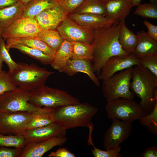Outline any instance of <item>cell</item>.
Masks as SVG:
<instances>
[{
	"label": "cell",
	"instance_id": "obj_1",
	"mask_svg": "<svg viewBox=\"0 0 157 157\" xmlns=\"http://www.w3.org/2000/svg\"><path fill=\"white\" fill-rule=\"evenodd\" d=\"M122 22L117 20L111 25L95 33L91 44L93 56L92 66L94 72L98 75L109 58L129 54L123 49L119 41Z\"/></svg>",
	"mask_w": 157,
	"mask_h": 157
},
{
	"label": "cell",
	"instance_id": "obj_2",
	"mask_svg": "<svg viewBox=\"0 0 157 157\" xmlns=\"http://www.w3.org/2000/svg\"><path fill=\"white\" fill-rule=\"evenodd\" d=\"M130 88L140 99L139 104L147 114L157 103V77L139 64L133 68Z\"/></svg>",
	"mask_w": 157,
	"mask_h": 157
},
{
	"label": "cell",
	"instance_id": "obj_3",
	"mask_svg": "<svg viewBox=\"0 0 157 157\" xmlns=\"http://www.w3.org/2000/svg\"><path fill=\"white\" fill-rule=\"evenodd\" d=\"M98 110L87 103L59 107L54 108L55 123L66 130L78 127L93 129L91 120Z\"/></svg>",
	"mask_w": 157,
	"mask_h": 157
},
{
	"label": "cell",
	"instance_id": "obj_4",
	"mask_svg": "<svg viewBox=\"0 0 157 157\" xmlns=\"http://www.w3.org/2000/svg\"><path fill=\"white\" fill-rule=\"evenodd\" d=\"M17 63L15 68L7 72L14 85L26 90L30 91L44 85L48 77L53 73L34 63Z\"/></svg>",
	"mask_w": 157,
	"mask_h": 157
},
{
	"label": "cell",
	"instance_id": "obj_5",
	"mask_svg": "<svg viewBox=\"0 0 157 157\" xmlns=\"http://www.w3.org/2000/svg\"><path fill=\"white\" fill-rule=\"evenodd\" d=\"M29 102L37 107L55 108L81 103L77 98L67 92L49 87L44 85L30 91Z\"/></svg>",
	"mask_w": 157,
	"mask_h": 157
},
{
	"label": "cell",
	"instance_id": "obj_6",
	"mask_svg": "<svg viewBox=\"0 0 157 157\" xmlns=\"http://www.w3.org/2000/svg\"><path fill=\"white\" fill-rule=\"evenodd\" d=\"M133 67L115 73L103 80V94L107 101L122 98L133 99L135 94L130 88Z\"/></svg>",
	"mask_w": 157,
	"mask_h": 157
},
{
	"label": "cell",
	"instance_id": "obj_7",
	"mask_svg": "<svg viewBox=\"0 0 157 157\" xmlns=\"http://www.w3.org/2000/svg\"><path fill=\"white\" fill-rule=\"evenodd\" d=\"M105 108L107 117L110 120L133 122L148 114L133 99L119 98L107 101Z\"/></svg>",
	"mask_w": 157,
	"mask_h": 157
},
{
	"label": "cell",
	"instance_id": "obj_8",
	"mask_svg": "<svg viewBox=\"0 0 157 157\" xmlns=\"http://www.w3.org/2000/svg\"><path fill=\"white\" fill-rule=\"evenodd\" d=\"M30 95V91L18 87L0 94V112L36 111L39 107L29 102Z\"/></svg>",
	"mask_w": 157,
	"mask_h": 157
},
{
	"label": "cell",
	"instance_id": "obj_9",
	"mask_svg": "<svg viewBox=\"0 0 157 157\" xmlns=\"http://www.w3.org/2000/svg\"><path fill=\"white\" fill-rule=\"evenodd\" d=\"M31 117V113L25 111L0 112V133L23 135Z\"/></svg>",
	"mask_w": 157,
	"mask_h": 157
},
{
	"label": "cell",
	"instance_id": "obj_10",
	"mask_svg": "<svg viewBox=\"0 0 157 157\" xmlns=\"http://www.w3.org/2000/svg\"><path fill=\"white\" fill-rule=\"evenodd\" d=\"M41 29L35 17H22L3 30L2 37L5 40L10 38L37 36Z\"/></svg>",
	"mask_w": 157,
	"mask_h": 157
},
{
	"label": "cell",
	"instance_id": "obj_11",
	"mask_svg": "<svg viewBox=\"0 0 157 157\" xmlns=\"http://www.w3.org/2000/svg\"><path fill=\"white\" fill-rule=\"evenodd\" d=\"M56 30L64 40L92 44L96 32L82 26L67 17Z\"/></svg>",
	"mask_w": 157,
	"mask_h": 157
},
{
	"label": "cell",
	"instance_id": "obj_12",
	"mask_svg": "<svg viewBox=\"0 0 157 157\" xmlns=\"http://www.w3.org/2000/svg\"><path fill=\"white\" fill-rule=\"evenodd\" d=\"M112 120L111 125L104 134L103 144L105 150L117 147L129 138L132 129V121Z\"/></svg>",
	"mask_w": 157,
	"mask_h": 157
},
{
	"label": "cell",
	"instance_id": "obj_13",
	"mask_svg": "<svg viewBox=\"0 0 157 157\" xmlns=\"http://www.w3.org/2000/svg\"><path fill=\"white\" fill-rule=\"evenodd\" d=\"M139 64L138 58L133 53L124 56H115L105 63L98 75L99 79L108 78L117 72Z\"/></svg>",
	"mask_w": 157,
	"mask_h": 157
},
{
	"label": "cell",
	"instance_id": "obj_14",
	"mask_svg": "<svg viewBox=\"0 0 157 157\" xmlns=\"http://www.w3.org/2000/svg\"><path fill=\"white\" fill-rule=\"evenodd\" d=\"M67 140L65 135H62L41 142L27 143L22 148L20 157H41L53 148L62 145Z\"/></svg>",
	"mask_w": 157,
	"mask_h": 157
},
{
	"label": "cell",
	"instance_id": "obj_15",
	"mask_svg": "<svg viewBox=\"0 0 157 157\" xmlns=\"http://www.w3.org/2000/svg\"><path fill=\"white\" fill-rule=\"evenodd\" d=\"M68 13L60 5L42 11L35 17L41 29H56L67 17Z\"/></svg>",
	"mask_w": 157,
	"mask_h": 157
},
{
	"label": "cell",
	"instance_id": "obj_16",
	"mask_svg": "<svg viewBox=\"0 0 157 157\" xmlns=\"http://www.w3.org/2000/svg\"><path fill=\"white\" fill-rule=\"evenodd\" d=\"M67 17L80 25L95 32L111 25L116 21L93 14L72 13L68 14Z\"/></svg>",
	"mask_w": 157,
	"mask_h": 157
},
{
	"label": "cell",
	"instance_id": "obj_17",
	"mask_svg": "<svg viewBox=\"0 0 157 157\" xmlns=\"http://www.w3.org/2000/svg\"><path fill=\"white\" fill-rule=\"evenodd\" d=\"M66 130L55 123L35 128L27 129L23 136L27 143L43 141L53 137L65 135Z\"/></svg>",
	"mask_w": 157,
	"mask_h": 157
},
{
	"label": "cell",
	"instance_id": "obj_18",
	"mask_svg": "<svg viewBox=\"0 0 157 157\" xmlns=\"http://www.w3.org/2000/svg\"><path fill=\"white\" fill-rule=\"evenodd\" d=\"M72 76L78 72L86 74L97 86L99 85V79L94 72L90 61L84 59H70L66 65L58 71Z\"/></svg>",
	"mask_w": 157,
	"mask_h": 157
},
{
	"label": "cell",
	"instance_id": "obj_19",
	"mask_svg": "<svg viewBox=\"0 0 157 157\" xmlns=\"http://www.w3.org/2000/svg\"><path fill=\"white\" fill-rule=\"evenodd\" d=\"M105 17L112 20L125 21L132 6L130 0H113L105 2Z\"/></svg>",
	"mask_w": 157,
	"mask_h": 157
},
{
	"label": "cell",
	"instance_id": "obj_20",
	"mask_svg": "<svg viewBox=\"0 0 157 157\" xmlns=\"http://www.w3.org/2000/svg\"><path fill=\"white\" fill-rule=\"evenodd\" d=\"M138 41L133 53L137 58L150 55H157V41L151 38L143 30L137 32Z\"/></svg>",
	"mask_w": 157,
	"mask_h": 157
},
{
	"label": "cell",
	"instance_id": "obj_21",
	"mask_svg": "<svg viewBox=\"0 0 157 157\" xmlns=\"http://www.w3.org/2000/svg\"><path fill=\"white\" fill-rule=\"evenodd\" d=\"M25 6L19 1L13 5L0 9V28L3 30L22 17Z\"/></svg>",
	"mask_w": 157,
	"mask_h": 157
},
{
	"label": "cell",
	"instance_id": "obj_22",
	"mask_svg": "<svg viewBox=\"0 0 157 157\" xmlns=\"http://www.w3.org/2000/svg\"><path fill=\"white\" fill-rule=\"evenodd\" d=\"M54 108L39 107L38 109L31 113V119L27 129L45 126L55 123L53 117Z\"/></svg>",
	"mask_w": 157,
	"mask_h": 157
},
{
	"label": "cell",
	"instance_id": "obj_23",
	"mask_svg": "<svg viewBox=\"0 0 157 157\" xmlns=\"http://www.w3.org/2000/svg\"><path fill=\"white\" fill-rule=\"evenodd\" d=\"M6 47L7 49L10 46L22 44L40 50L48 55L54 58L56 51L52 49L37 36L23 38H10L6 40Z\"/></svg>",
	"mask_w": 157,
	"mask_h": 157
},
{
	"label": "cell",
	"instance_id": "obj_24",
	"mask_svg": "<svg viewBox=\"0 0 157 157\" xmlns=\"http://www.w3.org/2000/svg\"><path fill=\"white\" fill-rule=\"evenodd\" d=\"M72 54L71 42L64 40L56 51L51 65L54 69L59 71L66 65L71 58Z\"/></svg>",
	"mask_w": 157,
	"mask_h": 157
},
{
	"label": "cell",
	"instance_id": "obj_25",
	"mask_svg": "<svg viewBox=\"0 0 157 157\" xmlns=\"http://www.w3.org/2000/svg\"><path fill=\"white\" fill-rule=\"evenodd\" d=\"M58 5L57 0H31L25 6L22 16L35 17L44 10Z\"/></svg>",
	"mask_w": 157,
	"mask_h": 157
},
{
	"label": "cell",
	"instance_id": "obj_26",
	"mask_svg": "<svg viewBox=\"0 0 157 157\" xmlns=\"http://www.w3.org/2000/svg\"><path fill=\"white\" fill-rule=\"evenodd\" d=\"M137 41L136 35L127 27L125 21L122 22L119 41L123 49L129 54L133 53L135 49Z\"/></svg>",
	"mask_w": 157,
	"mask_h": 157
},
{
	"label": "cell",
	"instance_id": "obj_27",
	"mask_svg": "<svg viewBox=\"0 0 157 157\" xmlns=\"http://www.w3.org/2000/svg\"><path fill=\"white\" fill-rule=\"evenodd\" d=\"M72 13L93 14L105 16L106 14L105 2L101 0H84Z\"/></svg>",
	"mask_w": 157,
	"mask_h": 157
},
{
	"label": "cell",
	"instance_id": "obj_28",
	"mask_svg": "<svg viewBox=\"0 0 157 157\" xmlns=\"http://www.w3.org/2000/svg\"><path fill=\"white\" fill-rule=\"evenodd\" d=\"M37 37L56 51L64 40L56 29H41Z\"/></svg>",
	"mask_w": 157,
	"mask_h": 157
},
{
	"label": "cell",
	"instance_id": "obj_29",
	"mask_svg": "<svg viewBox=\"0 0 157 157\" xmlns=\"http://www.w3.org/2000/svg\"><path fill=\"white\" fill-rule=\"evenodd\" d=\"M17 49L22 53L34 58L45 65H51L53 58L44 53L40 50L32 48L22 44H16L10 46L7 49Z\"/></svg>",
	"mask_w": 157,
	"mask_h": 157
},
{
	"label": "cell",
	"instance_id": "obj_30",
	"mask_svg": "<svg viewBox=\"0 0 157 157\" xmlns=\"http://www.w3.org/2000/svg\"><path fill=\"white\" fill-rule=\"evenodd\" d=\"M72 51L71 59L92 60L93 48L91 44L79 41L71 42Z\"/></svg>",
	"mask_w": 157,
	"mask_h": 157
},
{
	"label": "cell",
	"instance_id": "obj_31",
	"mask_svg": "<svg viewBox=\"0 0 157 157\" xmlns=\"http://www.w3.org/2000/svg\"><path fill=\"white\" fill-rule=\"evenodd\" d=\"M27 143L23 135H10L0 133V146L22 149Z\"/></svg>",
	"mask_w": 157,
	"mask_h": 157
},
{
	"label": "cell",
	"instance_id": "obj_32",
	"mask_svg": "<svg viewBox=\"0 0 157 157\" xmlns=\"http://www.w3.org/2000/svg\"><path fill=\"white\" fill-rule=\"evenodd\" d=\"M140 124L146 126L151 133L157 135V103L152 111L139 119Z\"/></svg>",
	"mask_w": 157,
	"mask_h": 157
},
{
	"label": "cell",
	"instance_id": "obj_33",
	"mask_svg": "<svg viewBox=\"0 0 157 157\" xmlns=\"http://www.w3.org/2000/svg\"><path fill=\"white\" fill-rule=\"evenodd\" d=\"M142 17L157 20V4L151 3L140 4L134 12Z\"/></svg>",
	"mask_w": 157,
	"mask_h": 157
},
{
	"label": "cell",
	"instance_id": "obj_34",
	"mask_svg": "<svg viewBox=\"0 0 157 157\" xmlns=\"http://www.w3.org/2000/svg\"><path fill=\"white\" fill-rule=\"evenodd\" d=\"M138 59L139 64L148 69L157 77V55L145 56Z\"/></svg>",
	"mask_w": 157,
	"mask_h": 157
},
{
	"label": "cell",
	"instance_id": "obj_35",
	"mask_svg": "<svg viewBox=\"0 0 157 157\" xmlns=\"http://www.w3.org/2000/svg\"><path fill=\"white\" fill-rule=\"evenodd\" d=\"M90 144L93 146L94 149L91 150V152L94 157H122L119 154L121 150V147L120 145L114 149L104 151L95 147L92 142H90Z\"/></svg>",
	"mask_w": 157,
	"mask_h": 157
},
{
	"label": "cell",
	"instance_id": "obj_36",
	"mask_svg": "<svg viewBox=\"0 0 157 157\" xmlns=\"http://www.w3.org/2000/svg\"><path fill=\"white\" fill-rule=\"evenodd\" d=\"M0 55L3 61L8 67L9 71L13 70L17 67V63L12 59L3 38L0 39Z\"/></svg>",
	"mask_w": 157,
	"mask_h": 157
},
{
	"label": "cell",
	"instance_id": "obj_37",
	"mask_svg": "<svg viewBox=\"0 0 157 157\" xmlns=\"http://www.w3.org/2000/svg\"><path fill=\"white\" fill-rule=\"evenodd\" d=\"M17 87L11 81L8 72L1 70L0 72V94Z\"/></svg>",
	"mask_w": 157,
	"mask_h": 157
},
{
	"label": "cell",
	"instance_id": "obj_38",
	"mask_svg": "<svg viewBox=\"0 0 157 157\" xmlns=\"http://www.w3.org/2000/svg\"><path fill=\"white\" fill-rule=\"evenodd\" d=\"M60 5L68 14L73 13L84 0H57Z\"/></svg>",
	"mask_w": 157,
	"mask_h": 157
},
{
	"label": "cell",
	"instance_id": "obj_39",
	"mask_svg": "<svg viewBox=\"0 0 157 157\" xmlns=\"http://www.w3.org/2000/svg\"><path fill=\"white\" fill-rule=\"evenodd\" d=\"M22 149L0 146V157H20Z\"/></svg>",
	"mask_w": 157,
	"mask_h": 157
},
{
	"label": "cell",
	"instance_id": "obj_40",
	"mask_svg": "<svg viewBox=\"0 0 157 157\" xmlns=\"http://www.w3.org/2000/svg\"><path fill=\"white\" fill-rule=\"evenodd\" d=\"M50 157H75V154L65 148H59L55 151L51 152L49 155Z\"/></svg>",
	"mask_w": 157,
	"mask_h": 157
},
{
	"label": "cell",
	"instance_id": "obj_41",
	"mask_svg": "<svg viewBox=\"0 0 157 157\" xmlns=\"http://www.w3.org/2000/svg\"><path fill=\"white\" fill-rule=\"evenodd\" d=\"M144 24L148 29V35L153 39L157 41V26L151 23L149 21L145 20Z\"/></svg>",
	"mask_w": 157,
	"mask_h": 157
},
{
	"label": "cell",
	"instance_id": "obj_42",
	"mask_svg": "<svg viewBox=\"0 0 157 157\" xmlns=\"http://www.w3.org/2000/svg\"><path fill=\"white\" fill-rule=\"evenodd\" d=\"M141 157H157V148L156 146L149 147L144 150L140 155Z\"/></svg>",
	"mask_w": 157,
	"mask_h": 157
},
{
	"label": "cell",
	"instance_id": "obj_43",
	"mask_svg": "<svg viewBox=\"0 0 157 157\" xmlns=\"http://www.w3.org/2000/svg\"><path fill=\"white\" fill-rule=\"evenodd\" d=\"M18 1L19 0H0V9L13 5Z\"/></svg>",
	"mask_w": 157,
	"mask_h": 157
},
{
	"label": "cell",
	"instance_id": "obj_44",
	"mask_svg": "<svg viewBox=\"0 0 157 157\" xmlns=\"http://www.w3.org/2000/svg\"><path fill=\"white\" fill-rule=\"evenodd\" d=\"M142 0H130L132 7L138 6L140 4V2ZM150 3L157 4V0H149Z\"/></svg>",
	"mask_w": 157,
	"mask_h": 157
},
{
	"label": "cell",
	"instance_id": "obj_45",
	"mask_svg": "<svg viewBox=\"0 0 157 157\" xmlns=\"http://www.w3.org/2000/svg\"><path fill=\"white\" fill-rule=\"evenodd\" d=\"M31 0H19L25 5L28 2Z\"/></svg>",
	"mask_w": 157,
	"mask_h": 157
},
{
	"label": "cell",
	"instance_id": "obj_46",
	"mask_svg": "<svg viewBox=\"0 0 157 157\" xmlns=\"http://www.w3.org/2000/svg\"><path fill=\"white\" fill-rule=\"evenodd\" d=\"M3 62L0 55V72L2 70L1 69L3 66Z\"/></svg>",
	"mask_w": 157,
	"mask_h": 157
},
{
	"label": "cell",
	"instance_id": "obj_47",
	"mask_svg": "<svg viewBox=\"0 0 157 157\" xmlns=\"http://www.w3.org/2000/svg\"><path fill=\"white\" fill-rule=\"evenodd\" d=\"M3 30L0 28V39L2 38V33Z\"/></svg>",
	"mask_w": 157,
	"mask_h": 157
},
{
	"label": "cell",
	"instance_id": "obj_48",
	"mask_svg": "<svg viewBox=\"0 0 157 157\" xmlns=\"http://www.w3.org/2000/svg\"><path fill=\"white\" fill-rule=\"evenodd\" d=\"M101 0L102 1H104L105 2H106L109 1L113 0Z\"/></svg>",
	"mask_w": 157,
	"mask_h": 157
}]
</instances>
